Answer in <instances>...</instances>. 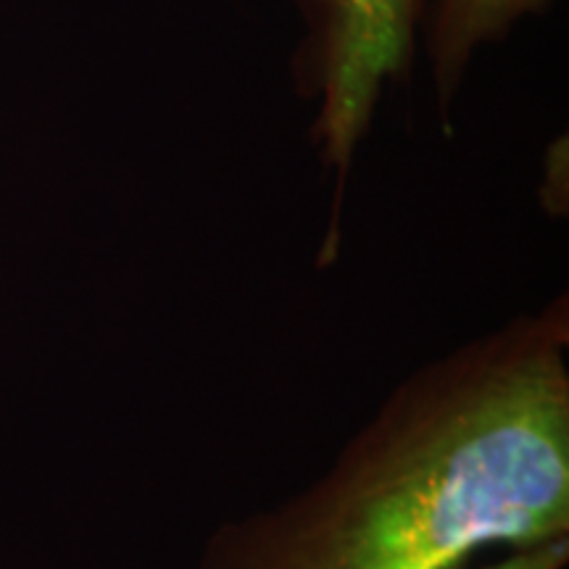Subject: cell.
<instances>
[{
	"label": "cell",
	"mask_w": 569,
	"mask_h": 569,
	"mask_svg": "<svg viewBox=\"0 0 569 569\" xmlns=\"http://www.w3.org/2000/svg\"><path fill=\"white\" fill-rule=\"evenodd\" d=\"M569 538V298L425 361L322 478L227 519L196 569H459Z\"/></svg>",
	"instance_id": "obj_1"
},
{
	"label": "cell",
	"mask_w": 569,
	"mask_h": 569,
	"mask_svg": "<svg viewBox=\"0 0 569 569\" xmlns=\"http://www.w3.org/2000/svg\"><path fill=\"white\" fill-rule=\"evenodd\" d=\"M430 0H317L311 92L319 96L315 138L338 190L372 127L388 82L403 80Z\"/></svg>",
	"instance_id": "obj_2"
},
{
	"label": "cell",
	"mask_w": 569,
	"mask_h": 569,
	"mask_svg": "<svg viewBox=\"0 0 569 569\" xmlns=\"http://www.w3.org/2000/svg\"><path fill=\"white\" fill-rule=\"evenodd\" d=\"M553 0H432L425 19L427 59L440 109L457 101L467 69L482 48L493 46L525 17L540 13Z\"/></svg>",
	"instance_id": "obj_3"
},
{
	"label": "cell",
	"mask_w": 569,
	"mask_h": 569,
	"mask_svg": "<svg viewBox=\"0 0 569 569\" xmlns=\"http://www.w3.org/2000/svg\"><path fill=\"white\" fill-rule=\"evenodd\" d=\"M569 559V538L551 540V543L509 549L501 559L490 561L480 569H565Z\"/></svg>",
	"instance_id": "obj_4"
}]
</instances>
